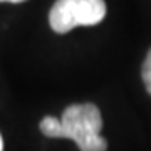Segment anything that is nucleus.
<instances>
[{
	"mask_svg": "<svg viewBox=\"0 0 151 151\" xmlns=\"http://www.w3.org/2000/svg\"><path fill=\"white\" fill-rule=\"evenodd\" d=\"M103 128L101 111L96 104H70L62 111V118L45 116L40 121V131L47 138H67L81 151H106L108 141L99 134Z\"/></svg>",
	"mask_w": 151,
	"mask_h": 151,
	"instance_id": "nucleus-1",
	"label": "nucleus"
},
{
	"mask_svg": "<svg viewBox=\"0 0 151 151\" xmlns=\"http://www.w3.org/2000/svg\"><path fill=\"white\" fill-rule=\"evenodd\" d=\"M49 24L57 34H65L77 27L74 12V0H57L49 12Z\"/></svg>",
	"mask_w": 151,
	"mask_h": 151,
	"instance_id": "nucleus-2",
	"label": "nucleus"
},
{
	"mask_svg": "<svg viewBox=\"0 0 151 151\" xmlns=\"http://www.w3.org/2000/svg\"><path fill=\"white\" fill-rule=\"evenodd\" d=\"M74 12L79 25H96L106 17L104 0H74Z\"/></svg>",
	"mask_w": 151,
	"mask_h": 151,
	"instance_id": "nucleus-3",
	"label": "nucleus"
},
{
	"mask_svg": "<svg viewBox=\"0 0 151 151\" xmlns=\"http://www.w3.org/2000/svg\"><path fill=\"white\" fill-rule=\"evenodd\" d=\"M141 76H143V82H145V86H146V91L151 94V49H150V52L146 54V59L143 62Z\"/></svg>",
	"mask_w": 151,
	"mask_h": 151,
	"instance_id": "nucleus-4",
	"label": "nucleus"
},
{
	"mask_svg": "<svg viewBox=\"0 0 151 151\" xmlns=\"http://www.w3.org/2000/svg\"><path fill=\"white\" fill-rule=\"evenodd\" d=\"M0 2H10V4H20V2H25V0H0Z\"/></svg>",
	"mask_w": 151,
	"mask_h": 151,
	"instance_id": "nucleus-5",
	"label": "nucleus"
},
{
	"mask_svg": "<svg viewBox=\"0 0 151 151\" xmlns=\"http://www.w3.org/2000/svg\"><path fill=\"white\" fill-rule=\"evenodd\" d=\"M4 150V141H2V134H0V151Z\"/></svg>",
	"mask_w": 151,
	"mask_h": 151,
	"instance_id": "nucleus-6",
	"label": "nucleus"
}]
</instances>
